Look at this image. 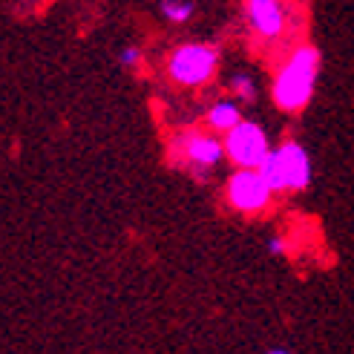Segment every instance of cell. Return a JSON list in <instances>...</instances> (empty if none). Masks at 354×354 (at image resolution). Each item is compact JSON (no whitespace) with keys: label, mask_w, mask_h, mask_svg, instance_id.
<instances>
[{"label":"cell","mask_w":354,"mask_h":354,"mask_svg":"<svg viewBox=\"0 0 354 354\" xmlns=\"http://www.w3.org/2000/svg\"><path fill=\"white\" fill-rule=\"evenodd\" d=\"M317 75H320V52L308 44L297 46L274 78V104L286 113H299L314 95Z\"/></svg>","instance_id":"1"},{"label":"cell","mask_w":354,"mask_h":354,"mask_svg":"<svg viewBox=\"0 0 354 354\" xmlns=\"http://www.w3.org/2000/svg\"><path fill=\"white\" fill-rule=\"evenodd\" d=\"M262 179L268 182L274 193L282 190H303L311 182V158L306 147H299L297 141H286L282 147L271 150L268 158L257 167Z\"/></svg>","instance_id":"2"},{"label":"cell","mask_w":354,"mask_h":354,"mask_svg":"<svg viewBox=\"0 0 354 354\" xmlns=\"http://www.w3.org/2000/svg\"><path fill=\"white\" fill-rule=\"evenodd\" d=\"M219 69V49L210 44H185L170 55L167 73L182 86H202L216 75Z\"/></svg>","instance_id":"3"},{"label":"cell","mask_w":354,"mask_h":354,"mask_svg":"<svg viewBox=\"0 0 354 354\" xmlns=\"http://www.w3.org/2000/svg\"><path fill=\"white\" fill-rule=\"evenodd\" d=\"M271 153L268 136L254 121H239L234 130L225 133V156L236 167H259Z\"/></svg>","instance_id":"4"},{"label":"cell","mask_w":354,"mask_h":354,"mask_svg":"<svg viewBox=\"0 0 354 354\" xmlns=\"http://www.w3.org/2000/svg\"><path fill=\"white\" fill-rule=\"evenodd\" d=\"M271 187L262 179V173L254 167H239V173L231 176L227 182V202L242 214H259L271 202Z\"/></svg>","instance_id":"5"},{"label":"cell","mask_w":354,"mask_h":354,"mask_svg":"<svg viewBox=\"0 0 354 354\" xmlns=\"http://www.w3.org/2000/svg\"><path fill=\"white\" fill-rule=\"evenodd\" d=\"M245 17L254 35L265 41H277L286 32V6L282 0H245Z\"/></svg>","instance_id":"6"},{"label":"cell","mask_w":354,"mask_h":354,"mask_svg":"<svg viewBox=\"0 0 354 354\" xmlns=\"http://www.w3.org/2000/svg\"><path fill=\"white\" fill-rule=\"evenodd\" d=\"M173 150L193 167H214L225 153V141H216L214 136L199 133V130H190L176 138Z\"/></svg>","instance_id":"7"},{"label":"cell","mask_w":354,"mask_h":354,"mask_svg":"<svg viewBox=\"0 0 354 354\" xmlns=\"http://www.w3.org/2000/svg\"><path fill=\"white\" fill-rule=\"evenodd\" d=\"M239 121H242V113H239V104H234V101H216L214 107L207 110V127L210 130L227 133V130H234Z\"/></svg>","instance_id":"8"},{"label":"cell","mask_w":354,"mask_h":354,"mask_svg":"<svg viewBox=\"0 0 354 354\" xmlns=\"http://www.w3.org/2000/svg\"><path fill=\"white\" fill-rule=\"evenodd\" d=\"M196 6H193V0H162V15L173 24H185L193 17Z\"/></svg>","instance_id":"9"},{"label":"cell","mask_w":354,"mask_h":354,"mask_svg":"<svg viewBox=\"0 0 354 354\" xmlns=\"http://www.w3.org/2000/svg\"><path fill=\"white\" fill-rule=\"evenodd\" d=\"M231 90H234V95L239 98V101H254L257 98V86H254V81L248 78V75H234V81H231Z\"/></svg>","instance_id":"10"},{"label":"cell","mask_w":354,"mask_h":354,"mask_svg":"<svg viewBox=\"0 0 354 354\" xmlns=\"http://www.w3.org/2000/svg\"><path fill=\"white\" fill-rule=\"evenodd\" d=\"M118 58H121L124 66H136V64L141 61V49H138V46H127V49H121Z\"/></svg>","instance_id":"11"},{"label":"cell","mask_w":354,"mask_h":354,"mask_svg":"<svg viewBox=\"0 0 354 354\" xmlns=\"http://www.w3.org/2000/svg\"><path fill=\"white\" fill-rule=\"evenodd\" d=\"M271 251H274V254H282V251H286V242H282L279 236H274V239H271Z\"/></svg>","instance_id":"12"},{"label":"cell","mask_w":354,"mask_h":354,"mask_svg":"<svg viewBox=\"0 0 354 354\" xmlns=\"http://www.w3.org/2000/svg\"><path fill=\"white\" fill-rule=\"evenodd\" d=\"M271 354H288V351H271Z\"/></svg>","instance_id":"13"}]
</instances>
